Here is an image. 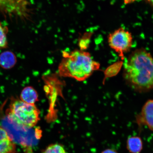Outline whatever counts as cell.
Masks as SVG:
<instances>
[{"mask_svg":"<svg viewBox=\"0 0 153 153\" xmlns=\"http://www.w3.org/2000/svg\"><path fill=\"white\" fill-rule=\"evenodd\" d=\"M91 34L89 33L84 34L83 37L79 40V46L81 50L84 51L88 47L90 42Z\"/></svg>","mask_w":153,"mask_h":153,"instance_id":"cell-11","label":"cell"},{"mask_svg":"<svg viewBox=\"0 0 153 153\" xmlns=\"http://www.w3.org/2000/svg\"><path fill=\"white\" fill-rule=\"evenodd\" d=\"M101 153H118V152L112 149H108L103 151Z\"/></svg>","mask_w":153,"mask_h":153,"instance_id":"cell-14","label":"cell"},{"mask_svg":"<svg viewBox=\"0 0 153 153\" xmlns=\"http://www.w3.org/2000/svg\"><path fill=\"white\" fill-rule=\"evenodd\" d=\"M136 119L139 126H146L153 131V99L149 100L145 103Z\"/></svg>","mask_w":153,"mask_h":153,"instance_id":"cell-6","label":"cell"},{"mask_svg":"<svg viewBox=\"0 0 153 153\" xmlns=\"http://www.w3.org/2000/svg\"><path fill=\"white\" fill-rule=\"evenodd\" d=\"M6 114L15 123L29 128L34 127L40 119L39 110L35 104L15 98L11 100Z\"/></svg>","mask_w":153,"mask_h":153,"instance_id":"cell-3","label":"cell"},{"mask_svg":"<svg viewBox=\"0 0 153 153\" xmlns=\"http://www.w3.org/2000/svg\"><path fill=\"white\" fill-rule=\"evenodd\" d=\"M148 2L153 5V0H146Z\"/></svg>","mask_w":153,"mask_h":153,"instance_id":"cell-15","label":"cell"},{"mask_svg":"<svg viewBox=\"0 0 153 153\" xmlns=\"http://www.w3.org/2000/svg\"><path fill=\"white\" fill-rule=\"evenodd\" d=\"M25 0H0V10L9 14L26 16L27 8Z\"/></svg>","mask_w":153,"mask_h":153,"instance_id":"cell-5","label":"cell"},{"mask_svg":"<svg viewBox=\"0 0 153 153\" xmlns=\"http://www.w3.org/2000/svg\"><path fill=\"white\" fill-rule=\"evenodd\" d=\"M108 42L111 48L123 59L124 53L129 51L132 46L133 37L130 32L120 28L108 35Z\"/></svg>","mask_w":153,"mask_h":153,"instance_id":"cell-4","label":"cell"},{"mask_svg":"<svg viewBox=\"0 0 153 153\" xmlns=\"http://www.w3.org/2000/svg\"><path fill=\"white\" fill-rule=\"evenodd\" d=\"M128 150L131 153H140L143 148L141 138L138 136L129 137L127 142Z\"/></svg>","mask_w":153,"mask_h":153,"instance_id":"cell-9","label":"cell"},{"mask_svg":"<svg viewBox=\"0 0 153 153\" xmlns=\"http://www.w3.org/2000/svg\"><path fill=\"white\" fill-rule=\"evenodd\" d=\"M43 153H66V152L62 145L56 143L49 145Z\"/></svg>","mask_w":153,"mask_h":153,"instance_id":"cell-13","label":"cell"},{"mask_svg":"<svg viewBox=\"0 0 153 153\" xmlns=\"http://www.w3.org/2000/svg\"><path fill=\"white\" fill-rule=\"evenodd\" d=\"M16 62V56L11 51H5L0 55V66L5 69H10L12 68Z\"/></svg>","mask_w":153,"mask_h":153,"instance_id":"cell-8","label":"cell"},{"mask_svg":"<svg viewBox=\"0 0 153 153\" xmlns=\"http://www.w3.org/2000/svg\"><path fill=\"white\" fill-rule=\"evenodd\" d=\"M62 57L58 67L59 75L62 77L83 81L100 68V64L93 60L90 53L81 50L63 51Z\"/></svg>","mask_w":153,"mask_h":153,"instance_id":"cell-2","label":"cell"},{"mask_svg":"<svg viewBox=\"0 0 153 153\" xmlns=\"http://www.w3.org/2000/svg\"><path fill=\"white\" fill-rule=\"evenodd\" d=\"M16 144L10 137L0 138V153H15Z\"/></svg>","mask_w":153,"mask_h":153,"instance_id":"cell-10","label":"cell"},{"mask_svg":"<svg viewBox=\"0 0 153 153\" xmlns=\"http://www.w3.org/2000/svg\"><path fill=\"white\" fill-rule=\"evenodd\" d=\"M124 75L128 83L136 90L153 89V58L150 53L143 48L132 52L125 64Z\"/></svg>","mask_w":153,"mask_h":153,"instance_id":"cell-1","label":"cell"},{"mask_svg":"<svg viewBox=\"0 0 153 153\" xmlns=\"http://www.w3.org/2000/svg\"><path fill=\"white\" fill-rule=\"evenodd\" d=\"M20 100L30 104H35L39 100L37 91L32 86L24 88L21 93Z\"/></svg>","mask_w":153,"mask_h":153,"instance_id":"cell-7","label":"cell"},{"mask_svg":"<svg viewBox=\"0 0 153 153\" xmlns=\"http://www.w3.org/2000/svg\"><path fill=\"white\" fill-rule=\"evenodd\" d=\"M7 29L5 27H3L0 23V49L5 48L7 47Z\"/></svg>","mask_w":153,"mask_h":153,"instance_id":"cell-12","label":"cell"}]
</instances>
